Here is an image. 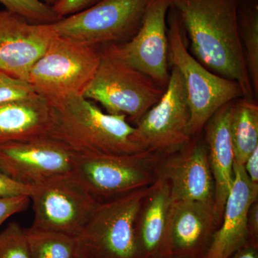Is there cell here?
I'll return each instance as SVG.
<instances>
[{
  "label": "cell",
  "instance_id": "cell-1",
  "mask_svg": "<svg viewBox=\"0 0 258 258\" xmlns=\"http://www.w3.org/2000/svg\"><path fill=\"white\" fill-rule=\"evenodd\" d=\"M190 41L189 51L214 74L240 85L243 98L254 101L239 33L241 0H169Z\"/></svg>",
  "mask_w": 258,
  "mask_h": 258
},
{
  "label": "cell",
  "instance_id": "cell-2",
  "mask_svg": "<svg viewBox=\"0 0 258 258\" xmlns=\"http://www.w3.org/2000/svg\"><path fill=\"white\" fill-rule=\"evenodd\" d=\"M51 108L47 137L66 144L79 156L129 155L146 152L132 140L135 127L125 115L104 113L83 96Z\"/></svg>",
  "mask_w": 258,
  "mask_h": 258
},
{
  "label": "cell",
  "instance_id": "cell-3",
  "mask_svg": "<svg viewBox=\"0 0 258 258\" xmlns=\"http://www.w3.org/2000/svg\"><path fill=\"white\" fill-rule=\"evenodd\" d=\"M101 57V47L56 35L32 66L28 82L50 106L83 96Z\"/></svg>",
  "mask_w": 258,
  "mask_h": 258
},
{
  "label": "cell",
  "instance_id": "cell-4",
  "mask_svg": "<svg viewBox=\"0 0 258 258\" xmlns=\"http://www.w3.org/2000/svg\"><path fill=\"white\" fill-rule=\"evenodd\" d=\"M169 60L182 76L190 111L189 133L197 136L221 107L242 97L240 85L207 69L188 50L177 11H168Z\"/></svg>",
  "mask_w": 258,
  "mask_h": 258
},
{
  "label": "cell",
  "instance_id": "cell-5",
  "mask_svg": "<svg viewBox=\"0 0 258 258\" xmlns=\"http://www.w3.org/2000/svg\"><path fill=\"white\" fill-rule=\"evenodd\" d=\"M152 186L100 203L76 237L90 258H141L137 225Z\"/></svg>",
  "mask_w": 258,
  "mask_h": 258
},
{
  "label": "cell",
  "instance_id": "cell-6",
  "mask_svg": "<svg viewBox=\"0 0 258 258\" xmlns=\"http://www.w3.org/2000/svg\"><path fill=\"white\" fill-rule=\"evenodd\" d=\"M96 74L83 96L99 103L107 113L137 121L164 94V88L101 46Z\"/></svg>",
  "mask_w": 258,
  "mask_h": 258
},
{
  "label": "cell",
  "instance_id": "cell-7",
  "mask_svg": "<svg viewBox=\"0 0 258 258\" xmlns=\"http://www.w3.org/2000/svg\"><path fill=\"white\" fill-rule=\"evenodd\" d=\"M159 154L78 156L73 176L98 203L120 198L151 186L155 179Z\"/></svg>",
  "mask_w": 258,
  "mask_h": 258
},
{
  "label": "cell",
  "instance_id": "cell-8",
  "mask_svg": "<svg viewBox=\"0 0 258 258\" xmlns=\"http://www.w3.org/2000/svg\"><path fill=\"white\" fill-rule=\"evenodd\" d=\"M154 0H101L52 24L57 36L101 47L123 43L137 33Z\"/></svg>",
  "mask_w": 258,
  "mask_h": 258
},
{
  "label": "cell",
  "instance_id": "cell-9",
  "mask_svg": "<svg viewBox=\"0 0 258 258\" xmlns=\"http://www.w3.org/2000/svg\"><path fill=\"white\" fill-rule=\"evenodd\" d=\"M190 111L182 76L173 66L160 100L137 122L132 140L144 151L172 152L191 141Z\"/></svg>",
  "mask_w": 258,
  "mask_h": 258
},
{
  "label": "cell",
  "instance_id": "cell-10",
  "mask_svg": "<svg viewBox=\"0 0 258 258\" xmlns=\"http://www.w3.org/2000/svg\"><path fill=\"white\" fill-rule=\"evenodd\" d=\"M32 227L77 237L99 205L72 174L34 186Z\"/></svg>",
  "mask_w": 258,
  "mask_h": 258
},
{
  "label": "cell",
  "instance_id": "cell-11",
  "mask_svg": "<svg viewBox=\"0 0 258 258\" xmlns=\"http://www.w3.org/2000/svg\"><path fill=\"white\" fill-rule=\"evenodd\" d=\"M78 154L44 136L0 145V171L15 182L35 186L74 170Z\"/></svg>",
  "mask_w": 258,
  "mask_h": 258
},
{
  "label": "cell",
  "instance_id": "cell-12",
  "mask_svg": "<svg viewBox=\"0 0 258 258\" xmlns=\"http://www.w3.org/2000/svg\"><path fill=\"white\" fill-rule=\"evenodd\" d=\"M170 6L169 0H154L142 26L130 40L103 45L115 57L146 75L164 89L170 78L166 25Z\"/></svg>",
  "mask_w": 258,
  "mask_h": 258
},
{
  "label": "cell",
  "instance_id": "cell-13",
  "mask_svg": "<svg viewBox=\"0 0 258 258\" xmlns=\"http://www.w3.org/2000/svg\"><path fill=\"white\" fill-rule=\"evenodd\" d=\"M52 24H32L0 10V71L28 81L29 73L56 36Z\"/></svg>",
  "mask_w": 258,
  "mask_h": 258
},
{
  "label": "cell",
  "instance_id": "cell-14",
  "mask_svg": "<svg viewBox=\"0 0 258 258\" xmlns=\"http://www.w3.org/2000/svg\"><path fill=\"white\" fill-rule=\"evenodd\" d=\"M220 223L214 205L171 202L166 225V256L205 257Z\"/></svg>",
  "mask_w": 258,
  "mask_h": 258
},
{
  "label": "cell",
  "instance_id": "cell-15",
  "mask_svg": "<svg viewBox=\"0 0 258 258\" xmlns=\"http://www.w3.org/2000/svg\"><path fill=\"white\" fill-rule=\"evenodd\" d=\"M234 178L227 197L221 223L212 237L204 258H230L249 244V215L257 202L258 184H254L244 165L234 161Z\"/></svg>",
  "mask_w": 258,
  "mask_h": 258
},
{
  "label": "cell",
  "instance_id": "cell-16",
  "mask_svg": "<svg viewBox=\"0 0 258 258\" xmlns=\"http://www.w3.org/2000/svg\"><path fill=\"white\" fill-rule=\"evenodd\" d=\"M189 143L180 154L164 162L159 176L169 183L171 202L197 201L215 205V183L207 144Z\"/></svg>",
  "mask_w": 258,
  "mask_h": 258
},
{
  "label": "cell",
  "instance_id": "cell-17",
  "mask_svg": "<svg viewBox=\"0 0 258 258\" xmlns=\"http://www.w3.org/2000/svg\"><path fill=\"white\" fill-rule=\"evenodd\" d=\"M232 101L221 107L205 125L209 161L215 183V208L221 222L233 181V147L230 120Z\"/></svg>",
  "mask_w": 258,
  "mask_h": 258
},
{
  "label": "cell",
  "instance_id": "cell-18",
  "mask_svg": "<svg viewBox=\"0 0 258 258\" xmlns=\"http://www.w3.org/2000/svg\"><path fill=\"white\" fill-rule=\"evenodd\" d=\"M147 199V206L143 205L142 209V220H138L137 225L139 254L141 258L165 257L166 225L171 204L167 181L159 176Z\"/></svg>",
  "mask_w": 258,
  "mask_h": 258
},
{
  "label": "cell",
  "instance_id": "cell-19",
  "mask_svg": "<svg viewBox=\"0 0 258 258\" xmlns=\"http://www.w3.org/2000/svg\"><path fill=\"white\" fill-rule=\"evenodd\" d=\"M52 108L42 97L0 105V145L46 136Z\"/></svg>",
  "mask_w": 258,
  "mask_h": 258
},
{
  "label": "cell",
  "instance_id": "cell-20",
  "mask_svg": "<svg viewBox=\"0 0 258 258\" xmlns=\"http://www.w3.org/2000/svg\"><path fill=\"white\" fill-rule=\"evenodd\" d=\"M230 128L235 162L244 165L258 148V106L255 101L242 98L232 101Z\"/></svg>",
  "mask_w": 258,
  "mask_h": 258
},
{
  "label": "cell",
  "instance_id": "cell-21",
  "mask_svg": "<svg viewBox=\"0 0 258 258\" xmlns=\"http://www.w3.org/2000/svg\"><path fill=\"white\" fill-rule=\"evenodd\" d=\"M239 33L244 60L255 98L258 95V2L241 0L238 8Z\"/></svg>",
  "mask_w": 258,
  "mask_h": 258
},
{
  "label": "cell",
  "instance_id": "cell-22",
  "mask_svg": "<svg viewBox=\"0 0 258 258\" xmlns=\"http://www.w3.org/2000/svg\"><path fill=\"white\" fill-rule=\"evenodd\" d=\"M25 232L31 258H72L77 249L72 236L32 227Z\"/></svg>",
  "mask_w": 258,
  "mask_h": 258
},
{
  "label": "cell",
  "instance_id": "cell-23",
  "mask_svg": "<svg viewBox=\"0 0 258 258\" xmlns=\"http://www.w3.org/2000/svg\"><path fill=\"white\" fill-rule=\"evenodd\" d=\"M5 10L32 24H53L61 20L52 7L41 0H0Z\"/></svg>",
  "mask_w": 258,
  "mask_h": 258
},
{
  "label": "cell",
  "instance_id": "cell-24",
  "mask_svg": "<svg viewBox=\"0 0 258 258\" xmlns=\"http://www.w3.org/2000/svg\"><path fill=\"white\" fill-rule=\"evenodd\" d=\"M0 258H31L25 229L12 222L0 232Z\"/></svg>",
  "mask_w": 258,
  "mask_h": 258
},
{
  "label": "cell",
  "instance_id": "cell-25",
  "mask_svg": "<svg viewBox=\"0 0 258 258\" xmlns=\"http://www.w3.org/2000/svg\"><path fill=\"white\" fill-rule=\"evenodd\" d=\"M37 95L28 81L0 71V105L28 99Z\"/></svg>",
  "mask_w": 258,
  "mask_h": 258
},
{
  "label": "cell",
  "instance_id": "cell-26",
  "mask_svg": "<svg viewBox=\"0 0 258 258\" xmlns=\"http://www.w3.org/2000/svg\"><path fill=\"white\" fill-rule=\"evenodd\" d=\"M30 197H0V228L10 217L25 211L30 205Z\"/></svg>",
  "mask_w": 258,
  "mask_h": 258
},
{
  "label": "cell",
  "instance_id": "cell-27",
  "mask_svg": "<svg viewBox=\"0 0 258 258\" xmlns=\"http://www.w3.org/2000/svg\"><path fill=\"white\" fill-rule=\"evenodd\" d=\"M101 0H60L54 5V10L61 18L76 14L91 8Z\"/></svg>",
  "mask_w": 258,
  "mask_h": 258
},
{
  "label": "cell",
  "instance_id": "cell-28",
  "mask_svg": "<svg viewBox=\"0 0 258 258\" xmlns=\"http://www.w3.org/2000/svg\"><path fill=\"white\" fill-rule=\"evenodd\" d=\"M34 186L19 184L0 171V197L30 196Z\"/></svg>",
  "mask_w": 258,
  "mask_h": 258
},
{
  "label": "cell",
  "instance_id": "cell-29",
  "mask_svg": "<svg viewBox=\"0 0 258 258\" xmlns=\"http://www.w3.org/2000/svg\"><path fill=\"white\" fill-rule=\"evenodd\" d=\"M244 167L251 181L258 184V148L247 158Z\"/></svg>",
  "mask_w": 258,
  "mask_h": 258
},
{
  "label": "cell",
  "instance_id": "cell-30",
  "mask_svg": "<svg viewBox=\"0 0 258 258\" xmlns=\"http://www.w3.org/2000/svg\"><path fill=\"white\" fill-rule=\"evenodd\" d=\"M230 258H258V246L247 244L232 254Z\"/></svg>",
  "mask_w": 258,
  "mask_h": 258
},
{
  "label": "cell",
  "instance_id": "cell-31",
  "mask_svg": "<svg viewBox=\"0 0 258 258\" xmlns=\"http://www.w3.org/2000/svg\"><path fill=\"white\" fill-rule=\"evenodd\" d=\"M72 258H90L87 255V254L83 250L81 247H79V244H78L77 249H76V252H75L74 257Z\"/></svg>",
  "mask_w": 258,
  "mask_h": 258
},
{
  "label": "cell",
  "instance_id": "cell-32",
  "mask_svg": "<svg viewBox=\"0 0 258 258\" xmlns=\"http://www.w3.org/2000/svg\"><path fill=\"white\" fill-rule=\"evenodd\" d=\"M45 4L50 5L51 7H53L54 5L57 4V3L60 1V0H41Z\"/></svg>",
  "mask_w": 258,
  "mask_h": 258
},
{
  "label": "cell",
  "instance_id": "cell-33",
  "mask_svg": "<svg viewBox=\"0 0 258 258\" xmlns=\"http://www.w3.org/2000/svg\"><path fill=\"white\" fill-rule=\"evenodd\" d=\"M161 258H186V257H178V256L175 255H168L165 256V257H163Z\"/></svg>",
  "mask_w": 258,
  "mask_h": 258
}]
</instances>
